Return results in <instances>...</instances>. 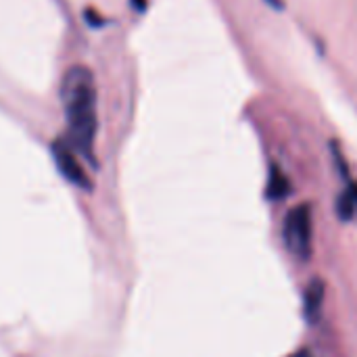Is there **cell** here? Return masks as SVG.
<instances>
[{"label":"cell","mask_w":357,"mask_h":357,"mask_svg":"<svg viewBox=\"0 0 357 357\" xmlns=\"http://www.w3.org/2000/svg\"><path fill=\"white\" fill-rule=\"evenodd\" d=\"M266 2L274 8H282V4H284V0H266Z\"/></svg>","instance_id":"obj_7"},{"label":"cell","mask_w":357,"mask_h":357,"mask_svg":"<svg viewBox=\"0 0 357 357\" xmlns=\"http://www.w3.org/2000/svg\"><path fill=\"white\" fill-rule=\"evenodd\" d=\"M54 159H56V165H59L61 174H63L67 180H71V182L77 184V186H88L86 172H84V167H82V163H79V159H77L75 149H73L69 142L61 140V142L54 144Z\"/></svg>","instance_id":"obj_3"},{"label":"cell","mask_w":357,"mask_h":357,"mask_svg":"<svg viewBox=\"0 0 357 357\" xmlns=\"http://www.w3.org/2000/svg\"><path fill=\"white\" fill-rule=\"evenodd\" d=\"M337 213L343 222L357 220V182H349L337 199Z\"/></svg>","instance_id":"obj_4"},{"label":"cell","mask_w":357,"mask_h":357,"mask_svg":"<svg viewBox=\"0 0 357 357\" xmlns=\"http://www.w3.org/2000/svg\"><path fill=\"white\" fill-rule=\"evenodd\" d=\"M324 303V284L320 280H312L305 289V316L316 322Z\"/></svg>","instance_id":"obj_5"},{"label":"cell","mask_w":357,"mask_h":357,"mask_svg":"<svg viewBox=\"0 0 357 357\" xmlns=\"http://www.w3.org/2000/svg\"><path fill=\"white\" fill-rule=\"evenodd\" d=\"M289 357H314L312 354H307V351H299V354H293V356Z\"/></svg>","instance_id":"obj_8"},{"label":"cell","mask_w":357,"mask_h":357,"mask_svg":"<svg viewBox=\"0 0 357 357\" xmlns=\"http://www.w3.org/2000/svg\"><path fill=\"white\" fill-rule=\"evenodd\" d=\"M282 238L287 249L297 259H310L312 247H314V218L310 205H297L289 215L284 218L282 226Z\"/></svg>","instance_id":"obj_2"},{"label":"cell","mask_w":357,"mask_h":357,"mask_svg":"<svg viewBox=\"0 0 357 357\" xmlns=\"http://www.w3.org/2000/svg\"><path fill=\"white\" fill-rule=\"evenodd\" d=\"M291 190V182L289 178L274 165L272 172H270V184H268V197L270 199H282L287 197Z\"/></svg>","instance_id":"obj_6"},{"label":"cell","mask_w":357,"mask_h":357,"mask_svg":"<svg viewBox=\"0 0 357 357\" xmlns=\"http://www.w3.org/2000/svg\"><path fill=\"white\" fill-rule=\"evenodd\" d=\"M63 109L67 117L69 144L77 155L94 163L96 136V88L86 67H71L63 77Z\"/></svg>","instance_id":"obj_1"}]
</instances>
